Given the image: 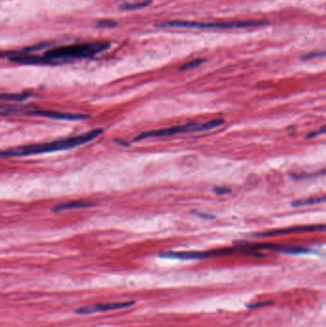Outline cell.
<instances>
[{
  "label": "cell",
  "instance_id": "13",
  "mask_svg": "<svg viewBox=\"0 0 326 327\" xmlns=\"http://www.w3.org/2000/svg\"><path fill=\"white\" fill-rule=\"evenodd\" d=\"M326 201V197L322 198H312V199H305V200H297L293 203V207H303V206H310V205H316L320 203H324Z\"/></svg>",
  "mask_w": 326,
  "mask_h": 327
},
{
  "label": "cell",
  "instance_id": "2",
  "mask_svg": "<svg viewBox=\"0 0 326 327\" xmlns=\"http://www.w3.org/2000/svg\"><path fill=\"white\" fill-rule=\"evenodd\" d=\"M110 47V43L107 41H97L83 44H74L68 46L58 47L51 49L45 53V57L52 60H64V59H80L89 58L98 55Z\"/></svg>",
  "mask_w": 326,
  "mask_h": 327
},
{
  "label": "cell",
  "instance_id": "12",
  "mask_svg": "<svg viewBox=\"0 0 326 327\" xmlns=\"http://www.w3.org/2000/svg\"><path fill=\"white\" fill-rule=\"evenodd\" d=\"M152 0H145V1H141V2H136V3H124L120 6V9L123 11H134V10H140L143 8L147 7Z\"/></svg>",
  "mask_w": 326,
  "mask_h": 327
},
{
  "label": "cell",
  "instance_id": "19",
  "mask_svg": "<svg viewBox=\"0 0 326 327\" xmlns=\"http://www.w3.org/2000/svg\"><path fill=\"white\" fill-rule=\"evenodd\" d=\"M16 53H11V52H0V58H4L9 55H15Z\"/></svg>",
  "mask_w": 326,
  "mask_h": 327
},
{
  "label": "cell",
  "instance_id": "18",
  "mask_svg": "<svg viewBox=\"0 0 326 327\" xmlns=\"http://www.w3.org/2000/svg\"><path fill=\"white\" fill-rule=\"evenodd\" d=\"M325 132H326V128H325V126H323L321 130H319V131H315V132H312V133H310V134L308 135V138H314V137H316V136H318V135H320V134H323V133H325Z\"/></svg>",
  "mask_w": 326,
  "mask_h": 327
},
{
  "label": "cell",
  "instance_id": "20",
  "mask_svg": "<svg viewBox=\"0 0 326 327\" xmlns=\"http://www.w3.org/2000/svg\"><path fill=\"white\" fill-rule=\"evenodd\" d=\"M197 217H201V218H214V217H211V216H206V215H200V214H195Z\"/></svg>",
  "mask_w": 326,
  "mask_h": 327
},
{
  "label": "cell",
  "instance_id": "10",
  "mask_svg": "<svg viewBox=\"0 0 326 327\" xmlns=\"http://www.w3.org/2000/svg\"><path fill=\"white\" fill-rule=\"evenodd\" d=\"M94 204L83 200H76V201H70V202L63 203L61 205L56 206L53 208V212H64L69 210H75V209H83V208H90L93 207Z\"/></svg>",
  "mask_w": 326,
  "mask_h": 327
},
{
  "label": "cell",
  "instance_id": "4",
  "mask_svg": "<svg viewBox=\"0 0 326 327\" xmlns=\"http://www.w3.org/2000/svg\"><path fill=\"white\" fill-rule=\"evenodd\" d=\"M224 124V121L221 119H216L213 121H210L205 124H193V125H180V126H174L170 128H164L159 130H153V131H147L140 134L138 137H136L134 141L145 140L147 138H156V137H165V136H173L177 134H184V133H190V132H203V131H209L212 129H215L218 126Z\"/></svg>",
  "mask_w": 326,
  "mask_h": 327
},
{
  "label": "cell",
  "instance_id": "3",
  "mask_svg": "<svg viewBox=\"0 0 326 327\" xmlns=\"http://www.w3.org/2000/svg\"><path fill=\"white\" fill-rule=\"evenodd\" d=\"M267 23L265 20H250V21H231V22H194V21H167L157 24L158 28L166 27H180V28H193L200 30L211 29H239V28H254L263 26Z\"/></svg>",
  "mask_w": 326,
  "mask_h": 327
},
{
  "label": "cell",
  "instance_id": "5",
  "mask_svg": "<svg viewBox=\"0 0 326 327\" xmlns=\"http://www.w3.org/2000/svg\"><path fill=\"white\" fill-rule=\"evenodd\" d=\"M235 249H220L208 251V252H169L161 254L160 256L166 258H174L182 260H196V259H206L210 257H217L222 255H228L234 253Z\"/></svg>",
  "mask_w": 326,
  "mask_h": 327
},
{
  "label": "cell",
  "instance_id": "11",
  "mask_svg": "<svg viewBox=\"0 0 326 327\" xmlns=\"http://www.w3.org/2000/svg\"><path fill=\"white\" fill-rule=\"evenodd\" d=\"M31 97V93H3L0 94V100L5 102H24Z\"/></svg>",
  "mask_w": 326,
  "mask_h": 327
},
{
  "label": "cell",
  "instance_id": "14",
  "mask_svg": "<svg viewBox=\"0 0 326 327\" xmlns=\"http://www.w3.org/2000/svg\"><path fill=\"white\" fill-rule=\"evenodd\" d=\"M205 61L202 59H198V60H193L189 63H186L180 68V70L182 71H187V70H191L193 68H196L198 66H200Z\"/></svg>",
  "mask_w": 326,
  "mask_h": 327
},
{
  "label": "cell",
  "instance_id": "9",
  "mask_svg": "<svg viewBox=\"0 0 326 327\" xmlns=\"http://www.w3.org/2000/svg\"><path fill=\"white\" fill-rule=\"evenodd\" d=\"M9 60L14 63H20V64H54L56 63L55 61H52L50 59L44 57H39V56H35V55H16L10 57Z\"/></svg>",
  "mask_w": 326,
  "mask_h": 327
},
{
  "label": "cell",
  "instance_id": "16",
  "mask_svg": "<svg viewBox=\"0 0 326 327\" xmlns=\"http://www.w3.org/2000/svg\"><path fill=\"white\" fill-rule=\"evenodd\" d=\"M325 56V53L324 52H317V53H310V54H307L305 56H303L301 59L304 60V61H309L311 59H315V58H320V57H324Z\"/></svg>",
  "mask_w": 326,
  "mask_h": 327
},
{
  "label": "cell",
  "instance_id": "7",
  "mask_svg": "<svg viewBox=\"0 0 326 327\" xmlns=\"http://www.w3.org/2000/svg\"><path fill=\"white\" fill-rule=\"evenodd\" d=\"M326 226L323 225H305V226H295L290 227L286 229H280L270 231L267 233H260L254 234L255 237H271V236H278V235H285V234H300V233H310V232H325Z\"/></svg>",
  "mask_w": 326,
  "mask_h": 327
},
{
  "label": "cell",
  "instance_id": "8",
  "mask_svg": "<svg viewBox=\"0 0 326 327\" xmlns=\"http://www.w3.org/2000/svg\"><path fill=\"white\" fill-rule=\"evenodd\" d=\"M134 301H126V302H112V303H101V304H95L86 307H81L76 310V313L78 315H90L95 313H101V312L114 311V310H120L124 309L126 307H130L134 304Z\"/></svg>",
  "mask_w": 326,
  "mask_h": 327
},
{
  "label": "cell",
  "instance_id": "17",
  "mask_svg": "<svg viewBox=\"0 0 326 327\" xmlns=\"http://www.w3.org/2000/svg\"><path fill=\"white\" fill-rule=\"evenodd\" d=\"M98 26L99 27H114L116 26L115 21L112 20H102L98 22Z\"/></svg>",
  "mask_w": 326,
  "mask_h": 327
},
{
  "label": "cell",
  "instance_id": "1",
  "mask_svg": "<svg viewBox=\"0 0 326 327\" xmlns=\"http://www.w3.org/2000/svg\"><path fill=\"white\" fill-rule=\"evenodd\" d=\"M103 132L104 130L102 128H96L78 136L67 137L49 143L30 144V145L11 147L8 149L0 150V159L26 157V156L37 155V154L72 149L74 147H77L93 141L97 137H99Z\"/></svg>",
  "mask_w": 326,
  "mask_h": 327
},
{
  "label": "cell",
  "instance_id": "6",
  "mask_svg": "<svg viewBox=\"0 0 326 327\" xmlns=\"http://www.w3.org/2000/svg\"><path fill=\"white\" fill-rule=\"evenodd\" d=\"M27 115H33V116H38L43 118H49L53 120H60V121H83L87 120L89 117L82 114H72V113H63L59 111L54 110H39V109H29L26 111Z\"/></svg>",
  "mask_w": 326,
  "mask_h": 327
},
{
  "label": "cell",
  "instance_id": "15",
  "mask_svg": "<svg viewBox=\"0 0 326 327\" xmlns=\"http://www.w3.org/2000/svg\"><path fill=\"white\" fill-rule=\"evenodd\" d=\"M214 192L217 195H225V194L231 193V189L228 188V187H217L214 188Z\"/></svg>",
  "mask_w": 326,
  "mask_h": 327
}]
</instances>
